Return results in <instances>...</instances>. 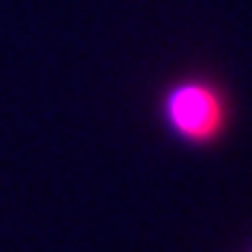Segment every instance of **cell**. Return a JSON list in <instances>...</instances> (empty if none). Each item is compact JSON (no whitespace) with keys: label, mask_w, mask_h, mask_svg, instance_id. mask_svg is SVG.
Returning <instances> with one entry per match:
<instances>
[{"label":"cell","mask_w":252,"mask_h":252,"mask_svg":"<svg viewBox=\"0 0 252 252\" xmlns=\"http://www.w3.org/2000/svg\"><path fill=\"white\" fill-rule=\"evenodd\" d=\"M164 117L180 139L192 142V145H208L227 126V104L211 82L189 79V82H180L167 92Z\"/></svg>","instance_id":"cell-1"}]
</instances>
